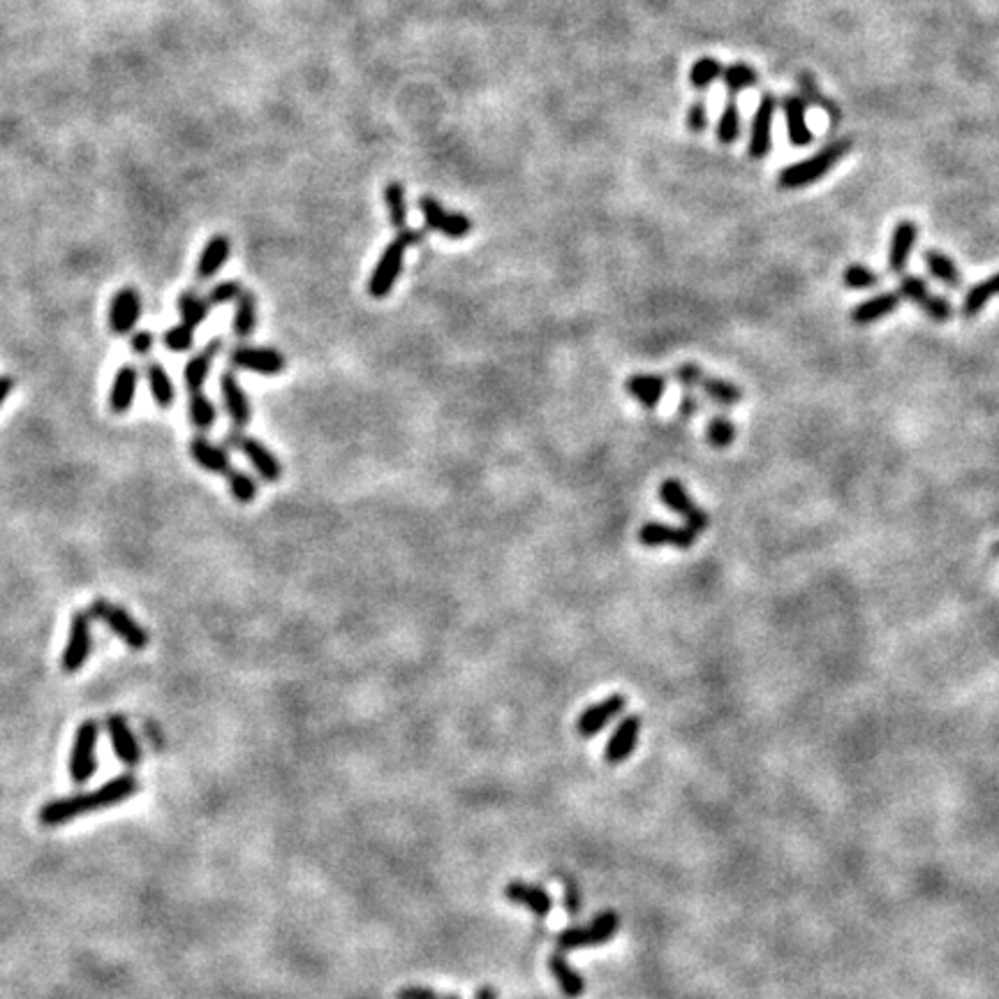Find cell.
I'll return each mask as SVG.
<instances>
[{
	"label": "cell",
	"mask_w": 999,
	"mask_h": 999,
	"mask_svg": "<svg viewBox=\"0 0 999 999\" xmlns=\"http://www.w3.org/2000/svg\"><path fill=\"white\" fill-rule=\"evenodd\" d=\"M139 791V780L137 775L128 771L116 777H111L109 782L102 784V787L93 791H81V794L54 798V801L44 803L40 812H37V821L44 828H58L63 824H70V821L86 817L91 812L100 810H111L116 805H121L125 801H130L132 796H137Z\"/></svg>",
	"instance_id": "1"
},
{
	"label": "cell",
	"mask_w": 999,
	"mask_h": 999,
	"mask_svg": "<svg viewBox=\"0 0 999 999\" xmlns=\"http://www.w3.org/2000/svg\"><path fill=\"white\" fill-rule=\"evenodd\" d=\"M849 151H851L849 139H838V142L826 144L819 153H814L812 158L784 167L782 172L777 174V185L784 190L805 188V185L824 179V176L831 172V169L838 165Z\"/></svg>",
	"instance_id": "2"
},
{
	"label": "cell",
	"mask_w": 999,
	"mask_h": 999,
	"mask_svg": "<svg viewBox=\"0 0 999 999\" xmlns=\"http://www.w3.org/2000/svg\"><path fill=\"white\" fill-rule=\"evenodd\" d=\"M419 241L421 232H417V229H401L396 239L384 248L380 262H377L373 276L368 280V294L373 299H384V296L391 294L398 276H401L405 250L417 246Z\"/></svg>",
	"instance_id": "3"
},
{
	"label": "cell",
	"mask_w": 999,
	"mask_h": 999,
	"mask_svg": "<svg viewBox=\"0 0 999 999\" xmlns=\"http://www.w3.org/2000/svg\"><path fill=\"white\" fill-rule=\"evenodd\" d=\"M88 613H91V618L100 620L116 639H121L135 653H142V650L148 648V643H151V634L146 632L144 625L130 611L109 602V599H95Z\"/></svg>",
	"instance_id": "4"
},
{
	"label": "cell",
	"mask_w": 999,
	"mask_h": 999,
	"mask_svg": "<svg viewBox=\"0 0 999 999\" xmlns=\"http://www.w3.org/2000/svg\"><path fill=\"white\" fill-rule=\"evenodd\" d=\"M98 740L100 724L95 720H84L74 731L68 773L72 784H77V787H84L98 771Z\"/></svg>",
	"instance_id": "5"
},
{
	"label": "cell",
	"mask_w": 999,
	"mask_h": 999,
	"mask_svg": "<svg viewBox=\"0 0 999 999\" xmlns=\"http://www.w3.org/2000/svg\"><path fill=\"white\" fill-rule=\"evenodd\" d=\"M618 928H620V916L616 912H602L588 925L562 930L558 939H555V944H558L560 951H579V949H590V946H602L609 942V939L616 937Z\"/></svg>",
	"instance_id": "6"
},
{
	"label": "cell",
	"mask_w": 999,
	"mask_h": 999,
	"mask_svg": "<svg viewBox=\"0 0 999 999\" xmlns=\"http://www.w3.org/2000/svg\"><path fill=\"white\" fill-rule=\"evenodd\" d=\"M93 650V627H91V613L88 611H74L70 618V632L68 641H65L63 655H61V669L74 676L84 669L88 657H91Z\"/></svg>",
	"instance_id": "7"
},
{
	"label": "cell",
	"mask_w": 999,
	"mask_h": 999,
	"mask_svg": "<svg viewBox=\"0 0 999 999\" xmlns=\"http://www.w3.org/2000/svg\"><path fill=\"white\" fill-rule=\"evenodd\" d=\"M225 442H227V447L241 451V454L248 458L250 465H253L257 475L262 477L266 484H278V481L283 479V463L278 461V456L273 454V451L266 447L264 442H259L257 438H250V435H246L243 431H236V428L232 433H227Z\"/></svg>",
	"instance_id": "8"
},
{
	"label": "cell",
	"mask_w": 999,
	"mask_h": 999,
	"mask_svg": "<svg viewBox=\"0 0 999 999\" xmlns=\"http://www.w3.org/2000/svg\"><path fill=\"white\" fill-rule=\"evenodd\" d=\"M898 294L909 303H914L916 308H921L932 322L944 324L953 317L951 301L944 299V296H937L930 290L928 283H925L921 276H916V273H902Z\"/></svg>",
	"instance_id": "9"
},
{
	"label": "cell",
	"mask_w": 999,
	"mask_h": 999,
	"mask_svg": "<svg viewBox=\"0 0 999 999\" xmlns=\"http://www.w3.org/2000/svg\"><path fill=\"white\" fill-rule=\"evenodd\" d=\"M229 366L234 370H246V373L276 377L287 368V359L283 352L273 350V347L236 345L229 352Z\"/></svg>",
	"instance_id": "10"
},
{
	"label": "cell",
	"mask_w": 999,
	"mask_h": 999,
	"mask_svg": "<svg viewBox=\"0 0 999 999\" xmlns=\"http://www.w3.org/2000/svg\"><path fill=\"white\" fill-rule=\"evenodd\" d=\"M660 500L664 507H669L671 512H676L678 516H683L685 528H690L692 532H703L708 530L710 516L706 509H701L694 505L692 495L687 493V488L683 486L680 479H664L660 486Z\"/></svg>",
	"instance_id": "11"
},
{
	"label": "cell",
	"mask_w": 999,
	"mask_h": 999,
	"mask_svg": "<svg viewBox=\"0 0 999 999\" xmlns=\"http://www.w3.org/2000/svg\"><path fill=\"white\" fill-rule=\"evenodd\" d=\"M218 387H220L222 407H225L229 421H232L236 431H243V428L250 424V417H253V407H250V398L246 391H243L234 370H225V373L220 375Z\"/></svg>",
	"instance_id": "12"
},
{
	"label": "cell",
	"mask_w": 999,
	"mask_h": 999,
	"mask_svg": "<svg viewBox=\"0 0 999 999\" xmlns=\"http://www.w3.org/2000/svg\"><path fill=\"white\" fill-rule=\"evenodd\" d=\"M142 317V296L135 287L118 290L109 303V329L114 336H130Z\"/></svg>",
	"instance_id": "13"
},
{
	"label": "cell",
	"mask_w": 999,
	"mask_h": 999,
	"mask_svg": "<svg viewBox=\"0 0 999 999\" xmlns=\"http://www.w3.org/2000/svg\"><path fill=\"white\" fill-rule=\"evenodd\" d=\"M625 706L627 699L623 694H611V697L595 703V706H588L579 715V720H576V734L581 738L597 736L599 731H604L620 713H623Z\"/></svg>",
	"instance_id": "14"
},
{
	"label": "cell",
	"mask_w": 999,
	"mask_h": 999,
	"mask_svg": "<svg viewBox=\"0 0 999 999\" xmlns=\"http://www.w3.org/2000/svg\"><path fill=\"white\" fill-rule=\"evenodd\" d=\"M419 211L424 213L428 229H435V232L449 236V239H463V236L470 234L472 229V222L468 216L444 211L442 204L433 197H421Z\"/></svg>",
	"instance_id": "15"
},
{
	"label": "cell",
	"mask_w": 999,
	"mask_h": 999,
	"mask_svg": "<svg viewBox=\"0 0 999 999\" xmlns=\"http://www.w3.org/2000/svg\"><path fill=\"white\" fill-rule=\"evenodd\" d=\"M107 734L118 761L125 768H137L142 764V745H139L135 731H132L130 722L123 715L107 717Z\"/></svg>",
	"instance_id": "16"
},
{
	"label": "cell",
	"mask_w": 999,
	"mask_h": 999,
	"mask_svg": "<svg viewBox=\"0 0 999 999\" xmlns=\"http://www.w3.org/2000/svg\"><path fill=\"white\" fill-rule=\"evenodd\" d=\"M639 734H641V717L639 715L623 717V722H618L616 731H613L609 743L604 747L606 764L618 766L632 757L636 745H639Z\"/></svg>",
	"instance_id": "17"
},
{
	"label": "cell",
	"mask_w": 999,
	"mask_h": 999,
	"mask_svg": "<svg viewBox=\"0 0 999 999\" xmlns=\"http://www.w3.org/2000/svg\"><path fill=\"white\" fill-rule=\"evenodd\" d=\"M777 111V100L771 93H766L764 98L759 100L757 111H754L752 118V132H750V158L759 160L766 158L771 153V128H773V116Z\"/></svg>",
	"instance_id": "18"
},
{
	"label": "cell",
	"mask_w": 999,
	"mask_h": 999,
	"mask_svg": "<svg viewBox=\"0 0 999 999\" xmlns=\"http://www.w3.org/2000/svg\"><path fill=\"white\" fill-rule=\"evenodd\" d=\"M639 542L643 546H673V549H692L697 544V532L690 528H676L669 523L650 521L639 530Z\"/></svg>",
	"instance_id": "19"
},
{
	"label": "cell",
	"mask_w": 999,
	"mask_h": 999,
	"mask_svg": "<svg viewBox=\"0 0 999 999\" xmlns=\"http://www.w3.org/2000/svg\"><path fill=\"white\" fill-rule=\"evenodd\" d=\"M222 347H225V343H222L220 338H213L211 343H206L202 347V350L192 354V357L188 359V364H185V368H183V384H185V389H188V391H204V384H206V380H209V375H211L213 361H216V357L222 352Z\"/></svg>",
	"instance_id": "20"
},
{
	"label": "cell",
	"mask_w": 999,
	"mask_h": 999,
	"mask_svg": "<svg viewBox=\"0 0 999 999\" xmlns=\"http://www.w3.org/2000/svg\"><path fill=\"white\" fill-rule=\"evenodd\" d=\"M190 456L197 463V468L211 472V475L227 477V472L232 470V456H229L227 447H220V444L211 442L204 435H197V438L190 440Z\"/></svg>",
	"instance_id": "21"
},
{
	"label": "cell",
	"mask_w": 999,
	"mask_h": 999,
	"mask_svg": "<svg viewBox=\"0 0 999 999\" xmlns=\"http://www.w3.org/2000/svg\"><path fill=\"white\" fill-rule=\"evenodd\" d=\"M139 389V368L132 364H123L116 370L114 382L109 389V410L114 414H128L135 405Z\"/></svg>",
	"instance_id": "22"
},
{
	"label": "cell",
	"mask_w": 999,
	"mask_h": 999,
	"mask_svg": "<svg viewBox=\"0 0 999 999\" xmlns=\"http://www.w3.org/2000/svg\"><path fill=\"white\" fill-rule=\"evenodd\" d=\"M916 239H919V229H916L912 220H900L898 225H895L891 236V248H888V271L895 273V276H902V273L907 271Z\"/></svg>",
	"instance_id": "23"
},
{
	"label": "cell",
	"mask_w": 999,
	"mask_h": 999,
	"mask_svg": "<svg viewBox=\"0 0 999 999\" xmlns=\"http://www.w3.org/2000/svg\"><path fill=\"white\" fill-rule=\"evenodd\" d=\"M625 391L634 398V401L641 403L643 410H655L666 391V375L634 373L627 377Z\"/></svg>",
	"instance_id": "24"
},
{
	"label": "cell",
	"mask_w": 999,
	"mask_h": 999,
	"mask_svg": "<svg viewBox=\"0 0 999 999\" xmlns=\"http://www.w3.org/2000/svg\"><path fill=\"white\" fill-rule=\"evenodd\" d=\"M505 898L509 902H514V905L525 907L530 914H535L537 919H544V916H549L551 909H553L551 895L546 893L542 886H535V884H525V882L507 884Z\"/></svg>",
	"instance_id": "25"
},
{
	"label": "cell",
	"mask_w": 999,
	"mask_h": 999,
	"mask_svg": "<svg viewBox=\"0 0 999 999\" xmlns=\"http://www.w3.org/2000/svg\"><path fill=\"white\" fill-rule=\"evenodd\" d=\"M902 296L898 292H882L872 299L858 303V306L851 310V322L858 324V327H868V324H875L879 320H884L891 313H895L900 306Z\"/></svg>",
	"instance_id": "26"
},
{
	"label": "cell",
	"mask_w": 999,
	"mask_h": 999,
	"mask_svg": "<svg viewBox=\"0 0 999 999\" xmlns=\"http://www.w3.org/2000/svg\"><path fill=\"white\" fill-rule=\"evenodd\" d=\"M805 109H808V105H805V100L798 98V95H787V98L782 100V111L784 118H787L789 142L794 146H810L814 142L812 130L808 128V114H805Z\"/></svg>",
	"instance_id": "27"
},
{
	"label": "cell",
	"mask_w": 999,
	"mask_h": 999,
	"mask_svg": "<svg viewBox=\"0 0 999 999\" xmlns=\"http://www.w3.org/2000/svg\"><path fill=\"white\" fill-rule=\"evenodd\" d=\"M144 377H146L148 389H151L153 403L158 405L160 410H169V407H172L176 401V387H174V380L169 377V373L165 370V366H162L160 361H146Z\"/></svg>",
	"instance_id": "28"
},
{
	"label": "cell",
	"mask_w": 999,
	"mask_h": 999,
	"mask_svg": "<svg viewBox=\"0 0 999 999\" xmlns=\"http://www.w3.org/2000/svg\"><path fill=\"white\" fill-rule=\"evenodd\" d=\"M229 253H232V243L225 234L213 236V239L206 243V248L202 250L197 262V280H211L216 273L227 264Z\"/></svg>",
	"instance_id": "29"
},
{
	"label": "cell",
	"mask_w": 999,
	"mask_h": 999,
	"mask_svg": "<svg viewBox=\"0 0 999 999\" xmlns=\"http://www.w3.org/2000/svg\"><path fill=\"white\" fill-rule=\"evenodd\" d=\"M549 972L553 974V979L558 981L562 995H567L569 999H576L586 993V981H583V976L569 965L562 953H553L549 958Z\"/></svg>",
	"instance_id": "30"
},
{
	"label": "cell",
	"mask_w": 999,
	"mask_h": 999,
	"mask_svg": "<svg viewBox=\"0 0 999 999\" xmlns=\"http://www.w3.org/2000/svg\"><path fill=\"white\" fill-rule=\"evenodd\" d=\"M923 259H925V266H928L932 278H937L939 283H942L944 287H949V290H960L962 276H960L958 266L953 264V259L949 255L939 253V250H925Z\"/></svg>",
	"instance_id": "31"
},
{
	"label": "cell",
	"mask_w": 999,
	"mask_h": 999,
	"mask_svg": "<svg viewBox=\"0 0 999 999\" xmlns=\"http://www.w3.org/2000/svg\"><path fill=\"white\" fill-rule=\"evenodd\" d=\"M188 417L199 433H209L218 421V407L204 391H190Z\"/></svg>",
	"instance_id": "32"
},
{
	"label": "cell",
	"mask_w": 999,
	"mask_h": 999,
	"mask_svg": "<svg viewBox=\"0 0 999 999\" xmlns=\"http://www.w3.org/2000/svg\"><path fill=\"white\" fill-rule=\"evenodd\" d=\"M255 327H257V299L250 290H243L239 299H236L232 331L239 340H246L253 336Z\"/></svg>",
	"instance_id": "33"
},
{
	"label": "cell",
	"mask_w": 999,
	"mask_h": 999,
	"mask_svg": "<svg viewBox=\"0 0 999 999\" xmlns=\"http://www.w3.org/2000/svg\"><path fill=\"white\" fill-rule=\"evenodd\" d=\"M999 294V273H993L988 280H983V283L979 285H974L972 290L967 292L965 299H962V317H967V320H972V317H976L981 313L983 308L988 306V301L993 299V296Z\"/></svg>",
	"instance_id": "34"
},
{
	"label": "cell",
	"mask_w": 999,
	"mask_h": 999,
	"mask_svg": "<svg viewBox=\"0 0 999 999\" xmlns=\"http://www.w3.org/2000/svg\"><path fill=\"white\" fill-rule=\"evenodd\" d=\"M209 313H211V303L206 296L197 294L195 290H185L179 296V315H181V324H185V327L197 329L199 324L206 322Z\"/></svg>",
	"instance_id": "35"
},
{
	"label": "cell",
	"mask_w": 999,
	"mask_h": 999,
	"mask_svg": "<svg viewBox=\"0 0 999 999\" xmlns=\"http://www.w3.org/2000/svg\"><path fill=\"white\" fill-rule=\"evenodd\" d=\"M703 394H706L710 401L717 403L720 407H734L743 401V389L738 384L722 380V377H703L701 387Z\"/></svg>",
	"instance_id": "36"
},
{
	"label": "cell",
	"mask_w": 999,
	"mask_h": 999,
	"mask_svg": "<svg viewBox=\"0 0 999 999\" xmlns=\"http://www.w3.org/2000/svg\"><path fill=\"white\" fill-rule=\"evenodd\" d=\"M227 488L232 493V498L239 502V505H253L259 495V484L257 479L246 470H229L227 472Z\"/></svg>",
	"instance_id": "37"
},
{
	"label": "cell",
	"mask_w": 999,
	"mask_h": 999,
	"mask_svg": "<svg viewBox=\"0 0 999 999\" xmlns=\"http://www.w3.org/2000/svg\"><path fill=\"white\" fill-rule=\"evenodd\" d=\"M736 435V424L729 417H724V414H717V417L708 421L706 440L713 449H729L736 442Z\"/></svg>",
	"instance_id": "38"
},
{
	"label": "cell",
	"mask_w": 999,
	"mask_h": 999,
	"mask_svg": "<svg viewBox=\"0 0 999 999\" xmlns=\"http://www.w3.org/2000/svg\"><path fill=\"white\" fill-rule=\"evenodd\" d=\"M722 79H724V86H727V91L731 95H738L740 91H745V88H752L754 84H757L759 74L747 63H734V65H729V68H724Z\"/></svg>",
	"instance_id": "39"
},
{
	"label": "cell",
	"mask_w": 999,
	"mask_h": 999,
	"mask_svg": "<svg viewBox=\"0 0 999 999\" xmlns=\"http://www.w3.org/2000/svg\"><path fill=\"white\" fill-rule=\"evenodd\" d=\"M722 72H724V65L717 61V58L703 56L692 65L690 81H692V86L697 88V91H703V88H708L715 79H720Z\"/></svg>",
	"instance_id": "40"
},
{
	"label": "cell",
	"mask_w": 999,
	"mask_h": 999,
	"mask_svg": "<svg viewBox=\"0 0 999 999\" xmlns=\"http://www.w3.org/2000/svg\"><path fill=\"white\" fill-rule=\"evenodd\" d=\"M384 202H387L389 209V220L396 229H405L407 222V204H405V190L401 183H389L384 188Z\"/></svg>",
	"instance_id": "41"
},
{
	"label": "cell",
	"mask_w": 999,
	"mask_h": 999,
	"mask_svg": "<svg viewBox=\"0 0 999 999\" xmlns=\"http://www.w3.org/2000/svg\"><path fill=\"white\" fill-rule=\"evenodd\" d=\"M740 137V109L734 100L727 102L720 121H717V139L722 144H734Z\"/></svg>",
	"instance_id": "42"
},
{
	"label": "cell",
	"mask_w": 999,
	"mask_h": 999,
	"mask_svg": "<svg viewBox=\"0 0 999 999\" xmlns=\"http://www.w3.org/2000/svg\"><path fill=\"white\" fill-rule=\"evenodd\" d=\"M842 283L847 290H872L879 285V273L868 269L865 264H851L842 273Z\"/></svg>",
	"instance_id": "43"
},
{
	"label": "cell",
	"mask_w": 999,
	"mask_h": 999,
	"mask_svg": "<svg viewBox=\"0 0 999 999\" xmlns=\"http://www.w3.org/2000/svg\"><path fill=\"white\" fill-rule=\"evenodd\" d=\"M801 88H803V93L808 95V100L812 102V105H819V107L826 109V114L831 116V125H840V118H842L840 107L835 105V102L826 100L824 95H821L817 81H814L808 72L801 74Z\"/></svg>",
	"instance_id": "44"
},
{
	"label": "cell",
	"mask_w": 999,
	"mask_h": 999,
	"mask_svg": "<svg viewBox=\"0 0 999 999\" xmlns=\"http://www.w3.org/2000/svg\"><path fill=\"white\" fill-rule=\"evenodd\" d=\"M162 345L167 350H172L174 354H185L192 350L195 345V329L185 327V324H176V327H169L162 333Z\"/></svg>",
	"instance_id": "45"
},
{
	"label": "cell",
	"mask_w": 999,
	"mask_h": 999,
	"mask_svg": "<svg viewBox=\"0 0 999 999\" xmlns=\"http://www.w3.org/2000/svg\"><path fill=\"white\" fill-rule=\"evenodd\" d=\"M246 290L241 283H236V280H225V283H218L213 290L209 292V299L211 306H222V303H236V299H239L241 292Z\"/></svg>",
	"instance_id": "46"
},
{
	"label": "cell",
	"mask_w": 999,
	"mask_h": 999,
	"mask_svg": "<svg viewBox=\"0 0 999 999\" xmlns=\"http://www.w3.org/2000/svg\"><path fill=\"white\" fill-rule=\"evenodd\" d=\"M673 377H676L680 387L690 391L701 387L703 377H706V370H703L699 364H680L676 370H673Z\"/></svg>",
	"instance_id": "47"
},
{
	"label": "cell",
	"mask_w": 999,
	"mask_h": 999,
	"mask_svg": "<svg viewBox=\"0 0 999 999\" xmlns=\"http://www.w3.org/2000/svg\"><path fill=\"white\" fill-rule=\"evenodd\" d=\"M153 345H155V336H153V331H135L130 336V350L132 354H137V357H148L153 350Z\"/></svg>",
	"instance_id": "48"
},
{
	"label": "cell",
	"mask_w": 999,
	"mask_h": 999,
	"mask_svg": "<svg viewBox=\"0 0 999 999\" xmlns=\"http://www.w3.org/2000/svg\"><path fill=\"white\" fill-rule=\"evenodd\" d=\"M687 128H690L692 132H703L708 128V107H706V102H694V105L690 107V111H687Z\"/></svg>",
	"instance_id": "49"
},
{
	"label": "cell",
	"mask_w": 999,
	"mask_h": 999,
	"mask_svg": "<svg viewBox=\"0 0 999 999\" xmlns=\"http://www.w3.org/2000/svg\"><path fill=\"white\" fill-rule=\"evenodd\" d=\"M396 999H458V995H442V993H435V990H431V988L407 986L403 990H398Z\"/></svg>",
	"instance_id": "50"
},
{
	"label": "cell",
	"mask_w": 999,
	"mask_h": 999,
	"mask_svg": "<svg viewBox=\"0 0 999 999\" xmlns=\"http://www.w3.org/2000/svg\"><path fill=\"white\" fill-rule=\"evenodd\" d=\"M701 410V401L697 396L692 394V391H685L683 396H680V403H678V417L680 419H692L694 414H697Z\"/></svg>",
	"instance_id": "51"
},
{
	"label": "cell",
	"mask_w": 999,
	"mask_h": 999,
	"mask_svg": "<svg viewBox=\"0 0 999 999\" xmlns=\"http://www.w3.org/2000/svg\"><path fill=\"white\" fill-rule=\"evenodd\" d=\"M565 907H567L569 916L581 914V893H579V886L572 884V882L565 884Z\"/></svg>",
	"instance_id": "52"
},
{
	"label": "cell",
	"mask_w": 999,
	"mask_h": 999,
	"mask_svg": "<svg viewBox=\"0 0 999 999\" xmlns=\"http://www.w3.org/2000/svg\"><path fill=\"white\" fill-rule=\"evenodd\" d=\"M12 389H14V380H12V377L10 375H0V407H3L7 403V398H10Z\"/></svg>",
	"instance_id": "53"
},
{
	"label": "cell",
	"mask_w": 999,
	"mask_h": 999,
	"mask_svg": "<svg viewBox=\"0 0 999 999\" xmlns=\"http://www.w3.org/2000/svg\"><path fill=\"white\" fill-rule=\"evenodd\" d=\"M475 999H498V995H495V990H493L491 986H481V988L477 990Z\"/></svg>",
	"instance_id": "54"
},
{
	"label": "cell",
	"mask_w": 999,
	"mask_h": 999,
	"mask_svg": "<svg viewBox=\"0 0 999 999\" xmlns=\"http://www.w3.org/2000/svg\"><path fill=\"white\" fill-rule=\"evenodd\" d=\"M990 553H993L995 558H999V542H995V544H993V549H990Z\"/></svg>",
	"instance_id": "55"
}]
</instances>
